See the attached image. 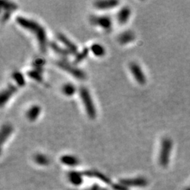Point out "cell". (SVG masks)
<instances>
[{"instance_id": "obj_1", "label": "cell", "mask_w": 190, "mask_h": 190, "mask_svg": "<svg viewBox=\"0 0 190 190\" xmlns=\"http://www.w3.org/2000/svg\"><path fill=\"white\" fill-rule=\"evenodd\" d=\"M17 23L33 34L38 42L39 49L42 53L45 54L47 49V34L44 27L35 20L23 16H17L16 18Z\"/></svg>"}, {"instance_id": "obj_2", "label": "cell", "mask_w": 190, "mask_h": 190, "mask_svg": "<svg viewBox=\"0 0 190 190\" xmlns=\"http://www.w3.org/2000/svg\"><path fill=\"white\" fill-rule=\"evenodd\" d=\"M173 149V141L169 137H164L162 139L161 149L159 156V161L162 167L168 166L170 162V155Z\"/></svg>"}, {"instance_id": "obj_3", "label": "cell", "mask_w": 190, "mask_h": 190, "mask_svg": "<svg viewBox=\"0 0 190 190\" xmlns=\"http://www.w3.org/2000/svg\"><path fill=\"white\" fill-rule=\"evenodd\" d=\"M80 96H81L82 104H83L84 109L87 112V114L89 118L91 119L95 118L97 116V111L95 109V104H94L88 89L85 87H81L79 90Z\"/></svg>"}, {"instance_id": "obj_4", "label": "cell", "mask_w": 190, "mask_h": 190, "mask_svg": "<svg viewBox=\"0 0 190 190\" xmlns=\"http://www.w3.org/2000/svg\"><path fill=\"white\" fill-rule=\"evenodd\" d=\"M56 64L59 68L63 69L65 71L68 72L69 74L73 75L77 80H84L86 78V75L83 70L80 69L79 68L76 67L74 65H73L68 61L64 60V59H60L56 61Z\"/></svg>"}, {"instance_id": "obj_5", "label": "cell", "mask_w": 190, "mask_h": 190, "mask_svg": "<svg viewBox=\"0 0 190 190\" xmlns=\"http://www.w3.org/2000/svg\"><path fill=\"white\" fill-rule=\"evenodd\" d=\"M90 21L92 24L101 27L105 30H109L111 29L112 20L109 16H91L90 17Z\"/></svg>"}, {"instance_id": "obj_6", "label": "cell", "mask_w": 190, "mask_h": 190, "mask_svg": "<svg viewBox=\"0 0 190 190\" xmlns=\"http://www.w3.org/2000/svg\"><path fill=\"white\" fill-rule=\"evenodd\" d=\"M120 183L125 187H144L148 184L147 180L143 177H137L129 179L121 180Z\"/></svg>"}, {"instance_id": "obj_7", "label": "cell", "mask_w": 190, "mask_h": 190, "mask_svg": "<svg viewBox=\"0 0 190 190\" xmlns=\"http://www.w3.org/2000/svg\"><path fill=\"white\" fill-rule=\"evenodd\" d=\"M130 69L135 81L140 84H144L146 82V77L142 69L137 63L132 62L130 64Z\"/></svg>"}, {"instance_id": "obj_8", "label": "cell", "mask_w": 190, "mask_h": 190, "mask_svg": "<svg viewBox=\"0 0 190 190\" xmlns=\"http://www.w3.org/2000/svg\"><path fill=\"white\" fill-rule=\"evenodd\" d=\"M17 91L16 86L13 85L12 84H9L6 88L2 91L1 95H0V105L2 107L8 100L10 99L11 96Z\"/></svg>"}, {"instance_id": "obj_9", "label": "cell", "mask_w": 190, "mask_h": 190, "mask_svg": "<svg viewBox=\"0 0 190 190\" xmlns=\"http://www.w3.org/2000/svg\"><path fill=\"white\" fill-rule=\"evenodd\" d=\"M57 38H58V40L60 41L61 43H63V44L65 45L66 49H67L70 53L73 54H77V46L75 45L71 40H69L66 35H64L63 33H59L57 34Z\"/></svg>"}, {"instance_id": "obj_10", "label": "cell", "mask_w": 190, "mask_h": 190, "mask_svg": "<svg viewBox=\"0 0 190 190\" xmlns=\"http://www.w3.org/2000/svg\"><path fill=\"white\" fill-rule=\"evenodd\" d=\"M119 4V2L116 0H104V1H97L94 2V6L98 9H109L116 7Z\"/></svg>"}, {"instance_id": "obj_11", "label": "cell", "mask_w": 190, "mask_h": 190, "mask_svg": "<svg viewBox=\"0 0 190 190\" xmlns=\"http://www.w3.org/2000/svg\"><path fill=\"white\" fill-rule=\"evenodd\" d=\"M131 13L130 9L128 6H125L121 8L116 15V18H117L118 22L120 24H125L129 19V17Z\"/></svg>"}, {"instance_id": "obj_12", "label": "cell", "mask_w": 190, "mask_h": 190, "mask_svg": "<svg viewBox=\"0 0 190 190\" xmlns=\"http://www.w3.org/2000/svg\"><path fill=\"white\" fill-rule=\"evenodd\" d=\"M135 35L134 33L131 30H126L123 32L118 37V41L120 44L125 45L127 43L131 42L134 40Z\"/></svg>"}, {"instance_id": "obj_13", "label": "cell", "mask_w": 190, "mask_h": 190, "mask_svg": "<svg viewBox=\"0 0 190 190\" xmlns=\"http://www.w3.org/2000/svg\"><path fill=\"white\" fill-rule=\"evenodd\" d=\"M41 109L38 105H33L26 111V117L30 121H35L40 113Z\"/></svg>"}, {"instance_id": "obj_14", "label": "cell", "mask_w": 190, "mask_h": 190, "mask_svg": "<svg viewBox=\"0 0 190 190\" xmlns=\"http://www.w3.org/2000/svg\"><path fill=\"white\" fill-rule=\"evenodd\" d=\"M13 132V127L10 124H4L1 128V133H0V141L1 144L3 145L4 142L9 138Z\"/></svg>"}, {"instance_id": "obj_15", "label": "cell", "mask_w": 190, "mask_h": 190, "mask_svg": "<svg viewBox=\"0 0 190 190\" xmlns=\"http://www.w3.org/2000/svg\"><path fill=\"white\" fill-rule=\"evenodd\" d=\"M68 180L73 185L78 186V185H81L83 181L82 174L76 171H71L68 173Z\"/></svg>"}, {"instance_id": "obj_16", "label": "cell", "mask_w": 190, "mask_h": 190, "mask_svg": "<svg viewBox=\"0 0 190 190\" xmlns=\"http://www.w3.org/2000/svg\"><path fill=\"white\" fill-rule=\"evenodd\" d=\"M60 160L61 163L68 166H75L79 164V160L72 155H63Z\"/></svg>"}, {"instance_id": "obj_17", "label": "cell", "mask_w": 190, "mask_h": 190, "mask_svg": "<svg viewBox=\"0 0 190 190\" xmlns=\"http://www.w3.org/2000/svg\"><path fill=\"white\" fill-rule=\"evenodd\" d=\"M49 45H50V47L52 48V49L53 50L54 52H56V53H57L58 54L61 55V56H66L71 54L67 49H65V48L60 47V46H59V45H57L56 42H50Z\"/></svg>"}, {"instance_id": "obj_18", "label": "cell", "mask_w": 190, "mask_h": 190, "mask_svg": "<svg viewBox=\"0 0 190 190\" xmlns=\"http://www.w3.org/2000/svg\"><path fill=\"white\" fill-rule=\"evenodd\" d=\"M84 174L85 175L90 176V177H95L97 179H99L102 180V181L104 182L105 183H110V180L108 177H106V175H104V174L101 173L98 171L95 170H90V171H87V172L84 173Z\"/></svg>"}, {"instance_id": "obj_19", "label": "cell", "mask_w": 190, "mask_h": 190, "mask_svg": "<svg viewBox=\"0 0 190 190\" xmlns=\"http://www.w3.org/2000/svg\"><path fill=\"white\" fill-rule=\"evenodd\" d=\"M34 160H35V163L40 165V166H45L49 165V159H48V157L42 154H35V157H34Z\"/></svg>"}, {"instance_id": "obj_20", "label": "cell", "mask_w": 190, "mask_h": 190, "mask_svg": "<svg viewBox=\"0 0 190 190\" xmlns=\"http://www.w3.org/2000/svg\"><path fill=\"white\" fill-rule=\"evenodd\" d=\"M91 51L97 56H102L105 54V49L102 45L95 43L91 46Z\"/></svg>"}, {"instance_id": "obj_21", "label": "cell", "mask_w": 190, "mask_h": 190, "mask_svg": "<svg viewBox=\"0 0 190 190\" xmlns=\"http://www.w3.org/2000/svg\"><path fill=\"white\" fill-rule=\"evenodd\" d=\"M12 77L13 81L16 82L18 86L23 87L25 85L26 81H25V78L23 75L19 71H14L12 73Z\"/></svg>"}, {"instance_id": "obj_22", "label": "cell", "mask_w": 190, "mask_h": 190, "mask_svg": "<svg viewBox=\"0 0 190 190\" xmlns=\"http://www.w3.org/2000/svg\"><path fill=\"white\" fill-rule=\"evenodd\" d=\"M75 90H76V89H75L74 84L70 83V82L64 84L62 87V91L63 94L68 96V97H70V96L74 95Z\"/></svg>"}, {"instance_id": "obj_23", "label": "cell", "mask_w": 190, "mask_h": 190, "mask_svg": "<svg viewBox=\"0 0 190 190\" xmlns=\"http://www.w3.org/2000/svg\"><path fill=\"white\" fill-rule=\"evenodd\" d=\"M1 6L4 11L11 13L18 8V6L15 3L9 1H1Z\"/></svg>"}, {"instance_id": "obj_24", "label": "cell", "mask_w": 190, "mask_h": 190, "mask_svg": "<svg viewBox=\"0 0 190 190\" xmlns=\"http://www.w3.org/2000/svg\"><path fill=\"white\" fill-rule=\"evenodd\" d=\"M88 53H89L88 48V47L83 48V49H82L81 52H79V53L76 55V56H75L74 63H78L80 62H81L82 60H84V59L86 58L87 56L88 55Z\"/></svg>"}, {"instance_id": "obj_25", "label": "cell", "mask_w": 190, "mask_h": 190, "mask_svg": "<svg viewBox=\"0 0 190 190\" xmlns=\"http://www.w3.org/2000/svg\"><path fill=\"white\" fill-rule=\"evenodd\" d=\"M27 75L30 77V78L35 80V81L38 82H42V74L40 71L37 70H30L27 72Z\"/></svg>"}, {"instance_id": "obj_26", "label": "cell", "mask_w": 190, "mask_h": 190, "mask_svg": "<svg viewBox=\"0 0 190 190\" xmlns=\"http://www.w3.org/2000/svg\"><path fill=\"white\" fill-rule=\"evenodd\" d=\"M45 61L43 60L42 59L38 58V59H36L35 60L33 61V66L36 68L37 70H38V71H40L41 73L42 72L43 66L45 65Z\"/></svg>"}, {"instance_id": "obj_27", "label": "cell", "mask_w": 190, "mask_h": 190, "mask_svg": "<svg viewBox=\"0 0 190 190\" xmlns=\"http://www.w3.org/2000/svg\"><path fill=\"white\" fill-rule=\"evenodd\" d=\"M113 187L114 189H115L116 190H128V188L127 187H125V185H122L120 183V185H113Z\"/></svg>"}, {"instance_id": "obj_28", "label": "cell", "mask_w": 190, "mask_h": 190, "mask_svg": "<svg viewBox=\"0 0 190 190\" xmlns=\"http://www.w3.org/2000/svg\"><path fill=\"white\" fill-rule=\"evenodd\" d=\"M11 12H8V11H5L3 15V17H2V21H6V20H7L9 17H10L11 16Z\"/></svg>"}, {"instance_id": "obj_29", "label": "cell", "mask_w": 190, "mask_h": 190, "mask_svg": "<svg viewBox=\"0 0 190 190\" xmlns=\"http://www.w3.org/2000/svg\"><path fill=\"white\" fill-rule=\"evenodd\" d=\"M185 190H190V187H187V188Z\"/></svg>"}]
</instances>
